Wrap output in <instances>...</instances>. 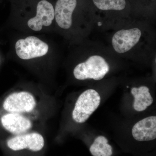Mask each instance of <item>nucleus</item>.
<instances>
[{
	"label": "nucleus",
	"mask_w": 156,
	"mask_h": 156,
	"mask_svg": "<svg viewBox=\"0 0 156 156\" xmlns=\"http://www.w3.org/2000/svg\"><path fill=\"white\" fill-rule=\"evenodd\" d=\"M151 23L135 20L112 30L108 46L116 55H151L156 50V33Z\"/></svg>",
	"instance_id": "obj_1"
},
{
	"label": "nucleus",
	"mask_w": 156,
	"mask_h": 156,
	"mask_svg": "<svg viewBox=\"0 0 156 156\" xmlns=\"http://www.w3.org/2000/svg\"><path fill=\"white\" fill-rule=\"evenodd\" d=\"M95 30H115L137 20L127 0H91Z\"/></svg>",
	"instance_id": "obj_2"
},
{
	"label": "nucleus",
	"mask_w": 156,
	"mask_h": 156,
	"mask_svg": "<svg viewBox=\"0 0 156 156\" xmlns=\"http://www.w3.org/2000/svg\"><path fill=\"white\" fill-rule=\"evenodd\" d=\"M81 43L87 57L75 67L73 71L75 78L80 80H102L110 70L106 56L112 51L108 45L89 38Z\"/></svg>",
	"instance_id": "obj_3"
},
{
	"label": "nucleus",
	"mask_w": 156,
	"mask_h": 156,
	"mask_svg": "<svg viewBox=\"0 0 156 156\" xmlns=\"http://www.w3.org/2000/svg\"><path fill=\"white\" fill-rule=\"evenodd\" d=\"M101 98L98 92L89 89L83 92L78 98L73 110V119L76 122H86L100 105Z\"/></svg>",
	"instance_id": "obj_4"
},
{
	"label": "nucleus",
	"mask_w": 156,
	"mask_h": 156,
	"mask_svg": "<svg viewBox=\"0 0 156 156\" xmlns=\"http://www.w3.org/2000/svg\"><path fill=\"white\" fill-rule=\"evenodd\" d=\"M15 48L17 56L23 60L42 57L49 50L47 43L34 36L20 39L16 42Z\"/></svg>",
	"instance_id": "obj_5"
},
{
	"label": "nucleus",
	"mask_w": 156,
	"mask_h": 156,
	"mask_svg": "<svg viewBox=\"0 0 156 156\" xmlns=\"http://www.w3.org/2000/svg\"><path fill=\"white\" fill-rule=\"evenodd\" d=\"M36 15L29 20L27 25L34 31H40L44 27L50 26L55 19L53 4L48 0H35Z\"/></svg>",
	"instance_id": "obj_6"
},
{
	"label": "nucleus",
	"mask_w": 156,
	"mask_h": 156,
	"mask_svg": "<svg viewBox=\"0 0 156 156\" xmlns=\"http://www.w3.org/2000/svg\"><path fill=\"white\" fill-rule=\"evenodd\" d=\"M36 102L33 95L29 92H15L9 95L3 103V107L11 113L29 112L35 107Z\"/></svg>",
	"instance_id": "obj_7"
},
{
	"label": "nucleus",
	"mask_w": 156,
	"mask_h": 156,
	"mask_svg": "<svg viewBox=\"0 0 156 156\" xmlns=\"http://www.w3.org/2000/svg\"><path fill=\"white\" fill-rule=\"evenodd\" d=\"M80 0H57L54 7L55 19L58 27L65 31H72L71 15Z\"/></svg>",
	"instance_id": "obj_8"
},
{
	"label": "nucleus",
	"mask_w": 156,
	"mask_h": 156,
	"mask_svg": "<svg viewBox=\"0 0 156 156\" xmlns=\"http://www.w3.org/2000/svg\"><path fill=\"white\" fill-rule=\"evenodd\" d=\"M9 148L14 151L27 149L34 152L41 150L44 146V140L37 133L23 134L11 138L7 142Z\"/></svg>",
	"instance_id": "obj_9"
},
{
	"label": "nucleus",
	"mask_w": 156,
	"mask_h": 156,
	"mask_svg": "<svg viewBox=\"0 0 156 156\" xmlns=\"http://www.w3.org/2000/svg\"><path fill=\"white\" fill-rule=\"evenodd\" d=\"M132 134L137 141H149L155 139L156 117H147L136 123L132 128Z\"/></svg>",
	"instance_id": "obj_10"
},
{
	"label": "nucleus",
	"mask_w": 156,
	"mask_h": 156,
	"mask_svg": "<svg viewBox=\"0 0 156 156\" xmlns=\"http://www.w3.org/2000/svg\"><path fill=\"white\" fill-rule=\"evenodd\" d=\"M1 122L3 127L13 134L20 135L28 131L32 127L30 120L15 113L3 116Z\"/></svg>",
	"instance_id": "obj_11"
},
{
	"label": "nucleus",
	"mask_w": 156,
	"mask_h": 156,
	"mask_svg": "<svg viewBox=\"0 0 156 156\" xmlns=\"http://www.w3.org/2000/svg\"><path fill=\"white\" fill-rule=\"evenodd\" d=\"M149 91V89L145 86L138 88L134 87L131 89V94L134 98L133 107L136 111L145 110L153 102V98Z\"/></svg>",
	"instance_id": "obj_12"
},
{
	"label": "nucleus",
	"mask_w": 156,
	"mask_h": 156,
	"mask_svg": "<svg viewBox=\"0 0 156 156\" xmlns=\"http://www.w3.org/2000/svg\"><path fill=\"white\" fill-rule=\"evenodd\" d=\"M108 140L105 136H98L90 147L94 156H111L113 154L112 147L108 144Z\"/></svg>",
	"instance_id": "obj_13"
},
{
	"label": "nucleus",
	"mask_w": 156,
	"mask_h": 156,
	"mask_svg": "<svg viewBox=\"0 0 156 156\" xmlns=\"http://www.w3.org/2000/svg\"><path fill=\"white\" fill-rule=\"evenodd\" d=\"M127 88H128V87H128V86H127Z\"/></svg>",
	"instance_id": "obj_14"
},
{
	"label": "nucleus",
	"mask_w": 156,
	"mask_h": 156,
	"mask_svg": "<svg viewBox=\"0 0 156 156\" xmlns=\"http://www.w3.org/2000/svg\"><path fill=\"white\" fill-rule=\"evenodd\" d=\"M153 1H156V0H153Z\"/></svg>",
	"instance_id": "obj_15"
}]
</instances>
